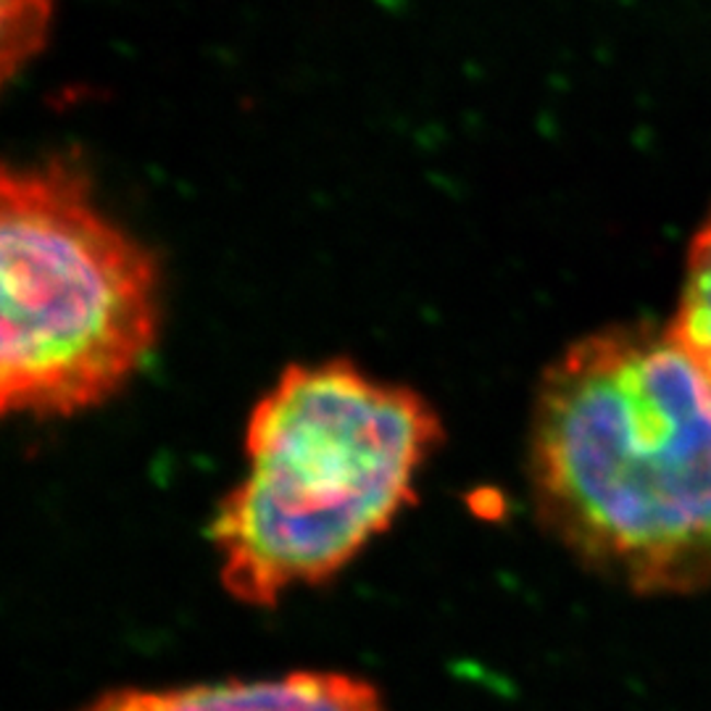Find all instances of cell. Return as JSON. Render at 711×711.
<instances>
[{"label":"cell","instance_id":"6da1fadb","mask_svg":"<svg viewBox=\"0 0 711 711\" xmlns=\"http://www.w3.org/2000/svg\"><path fill=\"white\" fill-rule=\"evenodd\" d=\"M529 488L553 538L630 591L711 585V383L672 327L585 335L548 366Z\"/></svg>","mask_w":711,"mask_h":711},{"label":"cell","instance_id":"7a4b0ae2","mask_svg":"<svg viewBox=\"0 0 711 711\" xmlns=\"http://www.w3.org/2000/svg\"><path fill=\"white\" fill-rule=\"evenodd\" d=\"M443 419L413 387L348 359L290 364L245 424V471L211 543L232 598L277 606L338 574L417 503Z\"/></svg>","mask_w":711,"mask_h":711},{"label":"cell","instance_id":"3957f363","mask_svg":"<svg viewBox=\"0 0 711 711\" xmlns=\"http://www.w3.org/2000/svg\"><path fill=\"white\" fill-rule=\"evenodd\" d=\"M0 409L67 419L119 396L161 335V275L67 159L0 177Z\"/></svg>","mask_w":711,"mask_h":711},{"label":"cell","instance_id":"277c9868","mask_svg":"<svg viewBox=\"0 0 711 711\" xmlns=\"http://www.w3.org/2000/svg\"><path fill=\"white\" fill-rule=\"evenodd\" d=\"M77 711H387L372 683L342 672H290L267 680L185 688H119Z\"/></svg>","mask_w":711,"mask_h":711},{"label":"cell","instance_id":"5b68a950","mask_svg":"<svg viewBox=\"0 0 711 711\" xmlns=\"http://www.w3.org/2000/svg\"><path fill=\"white\" fill-rule=\"evenodd\" d=\"M672 333L711 383V213L690 245Z\"/></svg>","mask_w":711,"mask_h":711},{"label":"cell","instance_id":"8992f818","mask_svg":"<svg viewBox=\"0 0 711 711\" xmlns=\"http://www.w3.org/2000/svg\"><path fill=\"white\" fill-rule=\"evenodd\" d=\"M54 0H3V63L5 77L35 58L50 24Z\"/></svg>","mask_w":711,"mask_h":711}]
</instances>
